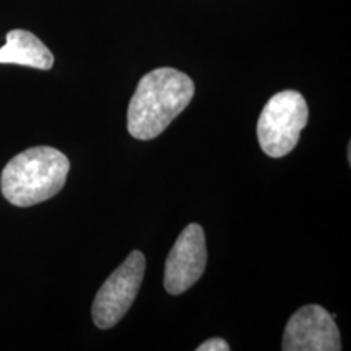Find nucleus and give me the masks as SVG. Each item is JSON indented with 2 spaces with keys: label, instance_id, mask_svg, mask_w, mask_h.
Returning a JSON list of instances; mask_svg holds the SVG:
<instances>
[{
  "label": "nucleus",
  "instance_id": "nucleus-1",
  "mask_svg": "<svg viewBox=\"0 0 351 351\" xmlns=\"http://www.w3.org/2000/svg\"><path fill=\"white\" fill-rule=\"evenodd\" d=\"M195 93L192 78L161 67L140 78L127 111V130L137 140H153L189 106Z\"/></svg>",
  "mask_w": 351,
  "mask_h": 351
},
{
  "label": "nucleus",
  "instance_id": "nucleus-2",
  "mask_svg": "<svg viewBox=\"0 0 351 351\" xmlns=\"http://www.w3.org/2000/svg\"><path fill=\"white\" fill-rule=\"evenodd\" d=\"M70 161L51 147H33L12 158L0 176V189L7 202L32 207L52 199L65 186Z\"/></svg>",
  "mask_w": 351,
  "mask_h": 351
},
{
  "label": "nucleus",
  "instance_id": "nucleus-3",
  "mask_svg": "<svg viewBox=\"0 0 351 351\" xmlns=\"http://www.w3.org/2000/svg\"><path fill=\"white\" fill-rule=\"evenodd\" d=\"M309 108L300 91L285 90L271 96L257 122V138L262 152L270 158H283L300 142L307 124Z\"/></svg>",
  "mask_w": 351,
  "mask_h": 351
},
{
  "label": "nucleus",
  "instance_id": "nucleus-4",
  "mask_svg": "<svg viewBox=\"0 0 351 351\" xmlns=\"http://www.w3.org/2000/svg\"><path fill=\"white\" fill-rule=\"evenodd\" d=\"M145 269H147L145 256L140 251H134L108 276L106 282L96 293L91 307L96 327L108 330L117 326L121 319H124L142 287Z\"/></svg>",
  "mask_w": 351,
  "mask_h": 351
},
{
  "label": "nucleus",
  "instance_id": "nucleus-5",
  "mask_svg": "<svg viewBox=\"0 0 351 351\" xmlns=\"http://www.w3.org/2000/svg\"><path fill=\"white\" fill-rule=\"evenodd\" d=\"M207 267V243L204 228L191 223L184 228L165 263V289L182 295L194 287Z\"/></svg>",
  "mask_w": 351,
  "mask_h": 351
},
{
  "label": "nucleus",
  "instance_id": "nucleus-6",
  "mask_svg": "<svg viewBox=\"0 0 351 351\" xmlns=\"http://www.w3.org/2000/svg\"><path fill=\"white\" fill-rule=\"evenodd\" d=\"M283 351H340L341 339L335 319L319 304L302 306L285 327Z\"/></svg>",
  "mask_w": 351,
  "mask_h": 351
},
{
  "label": "nucleus",
  "instance_id": "nucleus-7",
  "mask_svg": "<svg viewBox=\"0 0 351 351\" xmlns=\"http://www.w3.org/2000/svg\"><path fill=\"white\" fill-rule=\"evenodd\" d=\"M0 64L49 70L54 65V56L36 34L26 29H12L7 33L5 44L0 47Z\"/></svg>",
  "mask_w": 351,
  "mask_h": 351
},
{
  "label": "nucleus",
  "instance_id": "nucleus-8",
  "mask_svg": "<svg viewBox=\"0 0 351 351\" xmlns=\"http://www.w3.org/2000/svg\"><path fill=\"white\" fill-rule=\"evenodd\" d=\"M197 351H230V345L226 340L215 337V339L205 340L204 343L197 346Z\"/></svg>",
  "mask_w": 351,
  "mask_h": 351
}]
</instances>
